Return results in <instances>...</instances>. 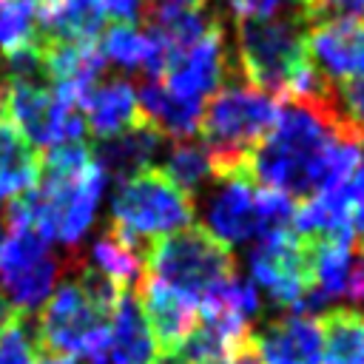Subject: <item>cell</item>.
<instances>
[{
    "mask_svg": "<svg viewBox=\"0 0 364 364\" xmlns=\"http://www.w3.org/2000/svg\"><path fill=\"white\" fill-rule=\"evenodd\" d=\"M279 114V100L239 71L216 88V94L202 105V136L210 154V171L216 179L250 173V154L273 128Z\"/></svg>",
    "mask_w": 364,
    "mask_h": 364,
    "instance_id": "1",
    "label": "cell"
},
{
    "mask_svg": "<svg viewBox=\"0 0 364 364\" xmlns=\"http://www.w3.org/2000/svg\"><path fill=\"white\" fill-rule=\"evenodd\" d=\"M193 196L151 168L139 176L117 182L111 196V228L148 253L154 242L185 230L193 219Z\"/></svg>",
    "mask_w": 364,
    "mask_h": 364,
    "instance_id": "2",
    "label": "cell"
},
{
    "mask_svg": "<svg viewBox=\"0 0 364 364\" xmlns=\"http://www.w3.org/2000/svg\"><path fill=\"white\" fill-rule=\"evenodd\" d=\"M236 273L233 250L202 228L176 230L154 242L145 253V276L168 284L185 299L202 304L210 290Z\"/></svg>",
    "mask_w": 364,
    "mask_h": 364,
    "instance_id": "3",
    "label": "cell"
},
{
    "mask_svg": "<svg viewBox=\"0 0 364 364\" xmlns=\"http://www.w3.org/2000/svg\"><path fill=\"white\" fill-rule=\"evenodd\" d=\"M307 20L301 11H290L273 20L239 23V74L256 88L273 94L279 100L293 68L307 57L304 34Z\"/></svg>",
    "mask_w": 364,
    "mask_h": 364,
    "instance_id": "4",
    "label": "cell"
},
{
    "mask_svg": "<svg viewBox=\"0 0 364 364\" xmlns=\"http://www.w3.org/2000/svg\"><path fill=\"white\" fill-rule=\"evenodd\" d=\"M108 330V313H102L80 287L63 256V276L34 321L37 347L51 355L80 358L82 350Z\"/></svg>",
    "mask_w": 364,
    "mask_h": 364,
    "instance_id": "5",
    "label": "cell"
},
{
    "mask_svg": "<svg viewBox=\"0 0 364 364\" xmlns=\"http://www.w3.org/2000/svg\"><path fill=\"white\" fill-rule=\"evenodd\" d=\"M250 284L262 287L276 307L293 310L310 284V242L293 230L267 236L253 245L247 256Z\"/></svg>",
    "mask_w": 364,
    "mask_h": 364,
    "instance_id": "6",
    "label": "cell"
},
{
    "mask_svg": "<svg viewBox=\"0 0 364 364\" xmlns=\"http://www.w3.org/2000/svg\"><path fill=\"white\" fill-rule=\"evenodd\" d=\"M304 51L333 85L364 74V17H327L307 26Z\"/></svg>",
    "mask_w": 364,
    "mask_h": 364,
    "instance_id": "7",
    "label": "cell"
},
{
    "mask_svg": "<svg viewBox=\"0 0 364 364\" xmlns=\"http://www.w3.org/2000/svg\"><path fill=\"white\" fill-rule=\"evenodd\" d=\"M236 71L228 68V48H225V31L216 23L205 37L191 43L188 48L176 51L168 60L165 68V88L185 100H199L208 97L210 91L219 88L222 80H230Z\"/></svg>",
    "mask_w": 364,
    "mask_h": 364,
    "instance_id": "8",
    "label": "cell"
},
{
    "mask_svg": "<svg viewBox=\"0 0 364 364\" xmlns=\"http://www.w3.org/2000/svg\"><path fill=\"white\" fill-rule=\"evenodd\" d=\"M253 176H230L219 179V188L205 199L202 208V230H208L216 242L233 247L259 239V205H256Z\"/></svg>",
    "mask_w": 364,
    "mask_h": 364,
    "instance_id": "9",
    "label": "cell"
},
{
    "mask_svg": "<svg viewBox=\"0 0 364 364\" xmlns=\"http://www.w3.org/2000/svg\"><path fill=\"white\" fill-rule=\"evenodd\" d=\"M262 364H318L324 330L318 316L290 313L267 321L259 333H250Z\"/></svg>",
    "mask_w": 364,
    "mask_h": 364,
    "instance_id": "10",
    "label": "cell"
},
{
    "mask_svg": "<svg viewBox=\"0 0 364 364\" xmlns=\"http://www.w3.org/2000/svg\"><path fill=\"white\" fill-rule=\"evenodd\" d=\"M136 299H139L142 313L148 318V327L156 338L159 355H171L191 336V330L199 324V304L185 299L182 293L171 290L168 284H162L156 279L145 276Z\"/></svg>",
    "mask_w": 364,
    "mask_h": 364,
    "instance_id": "11",
    "label": "cell"
},
{
    "mask_svg": "<svg viewBox=\"0 0 364 364\" xmlns=\"http://www.w3.org/2000/svg\"><path fill=\"white\" fill-rule=\"evenodd\" d=\"M162 145H165V136L139 119L128 131L108 136V139H100L91 148V159L105 173V179L111 176L114 182H125L131 176L151 171V165L162 154Z\"/></svg>",
    "mask_w": 364,
    "mask_h": 364,
    "instance_id": "12",
    "label": "cell"
},
{
    "mask_svg": "<svg viewBox=\"0 0 364 364\" xmlns=\"http://www.w3.org/2000/svg\"><path fill=\"white\" fill-rule=\"evenodd\" d=\"M159 347L136 293H122L108 316V364H156Z\"/></svg>",
    "mask_w": 364,
    "mask_h": 364,
    "instance_id": "13",
    "label": "cell"
},
{
    "mask_svg": "<svg viewBox=\"0 0 364 364\" xmlns=\"http://www.w3.org/2000/svg\"><path fill=\"white\" fill-rule=\"evenodd\" d=\"M139 102V117L151 128H156L162 136L179 142V139H193L202 125V102L199 100H185L165 88L159 80H145L136 91Z\"/></svg>",
    "mask_w": 364,
    "mask_h": 364,
    "instance_id": "14",
    "label": "cell"
},
{
    "mask_svg": "<svg viewBox=\"0 0 364 364\" xmlns=\"http://www.w3.org/2000/svg\"><path fill=\"white\" fill-rule=\"evenodd\" d=\"M37 43H94L105 28L100 0H54L34 9Z\"/></svg>",
    "mask_w": 364,
    "mask_h": 364,
    "instance_id": "15",
    "label": "cell"
},
{
    "mask_svg": "<svg viewBox=\"0 0 364 364\" xmlns=\"http://www.w3.org/2000/svg\"><path fill=\"white\" fill-rule=\"evenodd\" d=\"M82 117H85V128L97 139H108V136L128 131L131 125H136L142 119L139 102H136V88L119 77L97 82V88L91 91V97L82 105Z\"/></svg>",
    "mask_w": 364,
    "mask_h": 364,
    "instance_id": "16",
    "label": "cell"
},
{
    "mask_svg": "<svg viewBox=\"0 0 364 364\" xmlns=\"http://www.w3.org/2000/svg\"><path fill=\"white\" fill-rule=\"evenodd\" d=\"M88 259L94 270H100L108 282H114L125 293H136L139 284L145 282V250L128 242L111 225L94 239Z\"/></svg>",
    "mask_w": 364,
    "mask_h": 364,
    "instance_id": "17",
    "label": "cell"
},
{
    "mask_svg": "<svg viewBox=\"0 0 364 364\" xmlns=\"http://www.w3.org/2000/svg\"><path fill=\"white\" fill-rule=\"evenodd\" d=\"M40 179L37 148L0 114V202H11L31 191Z\"/></svg>",
    "mask_w": 364,
    "mask_h": 364,
    "instance_id": "18",
    "label": "cell"
},
{
    "mask_svg": "<svg viewBox=\"0 0 364 364\" xmlns=\"http://www.w3.org/2000/svg\"><path fill=\"white\" fill-rule=\"evenodd\" d=\"M350 264H353V245L350 242H336V239L310 242V284L327 301L347 296Z\"/></svg>",
    "mask_w": 364,
    "mask_h": 364,
    "instance_id": "19",
    "label": "cell"
},
{
    "mask_svg": "<svg viewBox=\"0 0 364 364\" xmlns=\"http://www.w3.org/2000/svg\"><path fill=\"white\" fill-rule=\"evenodd\" d=\"M324 344L318 364H364V313L333 310L321 318Z\"/></svg>",
    "mask_w": 364,
    "mask_h": 364,
    "instance_id": "20",
    "label": "cell"
},
{
    "mask_svg": "<svg viewBox=\"0 0 364 364\" xmlns=\"http://www.w3.org/2000/svg\"><path fill=\"white\" fill-rule=\"evenodd\" d=\"M156 171L165 179H171L179 191H185L188 196H193V191H199L213 176L210 154H208L205 142H199V139H179V142H173L162 154V165Z\"/></svg>",
    "mask_w": 364,
    "mask_h": 364,
    "instance_id": "21",
    "label": "cell"
},
{
    "mask_svg": "<svg viewBox=\"0 0 364 364\" xmlns=\"http://www.w3.org/2000/svg\"><path fill=\"white\" fill-rule=\"evenodd\" d=\"M51 256V242L34 228H9L0 245V287L31 273Z\"/></svg>",
    "mask_w": 364,
    "mask_h": 364,
    "instance_id": "22",
    "label": "cell"
},
{
    "mask_svg": "<svg viewBox=\"0 0 364 364\" xmlns=\"http://www.w3.org/2000/svg\"><path fill=\"white\" fill-rule=\"evenodd\" d=\"M37 43L34 6L23 0H0V57Z\"/></svg>",
    "mask_w": 364,
    "mask_h": 364,
    "instance_id": "23",
    "label": "cell"
},
{
    "mask_svg": "<svg viewBox=\"0 0 364 364\" xmlns=\"http://www.w3.org/2000/svg\"><path fill=\"white\" fill-rule=\"evenodd\" d=\"M37 333L28 316H17L0 333V364H37Z\"/></svg>",
    "mask_w": 364,
    "mask_h": 364,
    "instance_id": "24",
    "label": "cell"
},
{
    "mask_svg": "<svg viewBox=\"0 0 364 364\" xmlns=\"http://www.w3.org/2000/svg\"><path fill=\"white\" fill-rule=\"evenodd\" d=\"M336 97H338V111L341 117L358 128L364 134V74L350 77L344 82L336 85Z\"/></svg>",
    "mask_w": 364,
    "mask_h": 364,
    "instance_id": "25",
    "label": "cell"
},
{
    "mask_svg": "<svg viewBox=\"0 0 364 364\" xmlns=\"http://www.w3.org/2000/svg\"><path fill=\"white\" fill-rule=\"evenodd\" d=\"M293 3L299 6V0H230V9L239 23H256L282 17L287 9L293 11Z\"/></svg>",
    "mask_w": 364,
    "mask_h": 364,
    "instance_id": "26",
    "label": "cell"
},
{
    "mask_svg": "<svg viewBox=\"0 0 364 364\" xmlns=\"http://www.w3.org/2000/svg\"><path fill=\"white\" fill-rule=\"evenodd\" d=\"M327 17H364V0H316L307 11L310 26Z\"/></svg>",
    "mask_w": 364,
    "mask_h": 364,
    "instance_id": "27",
    "label": "cell"
},
{
    "mask_svg": "<svg viewBox=\"0 0 364 364\" xmlns=\"http://www.w3.org/2000/svg\"><path fill=\"white\" fill-rule=\"evenodd\" d=\"M105 17L114 23H136L142 14V0H100Z\"/></svg>",
    "mask_w": 364,
    "mask_h": 364,
    "instance_id": "28",
    "label": "cell"
},
{
    "mask_svg": "<svg viewBox=\"0 0 364 364\" xmlns=\"http://www.w3.org/2000/svg\"><path fill=\"white\" fill-rule=\"evenodd\" d=\"M347 299L364 304V247H358V256L350 264V279H347Z\"/></svg>",
    "mask_w": 364,
    "mask_h": 364,
    "instance_id": "29",
    "label": "cell"
},
{
    "mask_svg": "<svg viewBox=\"0 0 364 364\" xmlns=\"http://www.w3.org/2000/svg\"><path fill=\"white\" fill-rule=\"evenodd\" d=\"M225 364H262V361H259V353H256V347H253V338L242 341V344L225 358Z\"/></svg>",
    "mask_w": 364,
    "mask_h": 364,
    "instance_id": "30",
    "label": "cell"
},
{
    "mask_svg": "<svg viewBox=\"0 0 364 364\" xmlns=\"http://www.w3.org/2000/svg\"><path fill=\"white\" fill-rule=\"evenodd\" d=\"M17 316H20V313L14 310V304H11V301H9V299L0 293V333H3V330H6V327H9V324L17 318Z\"/></svg>",
    "mask_w": 364,
    "mask_h": 364,
    "instance_id": "31",
    "label": "cell"
},
{
    "mask_svg": "<svg viewBox=\"0 0 364 364\" xmlns=\"http://www.w3.org/2000/svg\"><path fill=\"white\" fill-rule=\"evenodd\" d=\"M37 364H77L74 358H65V355H51V353H43L37 358Z\"/></svg>",
    "mask_w": 364,
    "mask_h": 364,
    "instance_id": "32",
    "label": "cell"
},
{
    "mask_svg": "<svg viewBox=\"0 0 364 364\" xmlns=\"http://www.w3.org/2000/svg\"><path fill=\"white\" fill-rule=\"evenodd\" d=\"M171 6H179V9H202L208 0H165Z\"/></svg>",
    "mask_w": 364,
    "mask_h": 364,
    "instance_id": "33",
    "label": "cell"
},
{
    "mask_svg": "<svg viewBox=\"0 0 364 364\" xmlns=\"http://www.w3.org/2000/svg\"><path fill=\"white\" fill-rule=\"evenodd\" d=\"M316 0H299V6H301V14H304V20H307V11H310V6H313Z\"/></svg>",
    "mask_w": 364,
    "mask_h": 364,
    "instance_id": "34",
    "label": "cell"
},
{
    "mask_svg": "<svg viewBox=\"0 0 364 364\" xmlns=\"http://www.w3.org/2000/svg\"><path fill=\"white\" fill-rule=\"evenodd\" d=\"M23 3H28V6L40 9V6H48V3H54V0H23Z\"/></svg>",
    "mask_w": 364,
    "mask_h": 364,
    "instance_id": "35",
    "label": "cell"
},
{
    "mask_svg": "<svg viewBox=\"0 0 364 364\" xmlns=\"http://www.w3.org/2000/svg\"><path fill=\"white\" fill-rule=\"evenodd\" d=\"M3 236H6V233H3V222H0V245H3Z\"/></svg>",
    "mask_w": 364,
    "mask_h": 364,
    "instance_id": "36",
    "label": "cell"
},
{
    "mask_svg": "<svg viewBox=\"0 0 364 364\" xmlns=\"http://www.w3.org/2000/svg\"><path fill=\"white\" fill-rule=\"evenodd\" d=\"M0 105H3V82H0Z\"/></svg>",
    "mask_w": 364,
    "mask_h": 364,
    "instance_id": "37",
    "label": "cell"
}]
</instances>
